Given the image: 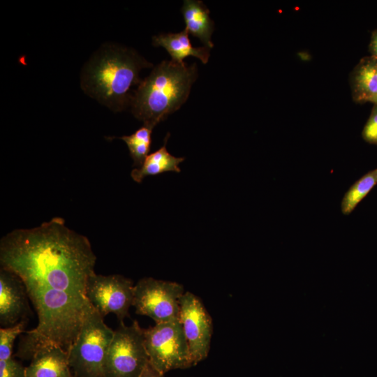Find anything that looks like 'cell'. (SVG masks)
Instances as JSON below:
<instances>
[{
  "label": "cell",
  "instance_id": "17",
  "mask_svg": "<svg viewBox=\"0 0 377 377\" xmlns=\"http://www.w3.org/2000/svg\"><path fill=\"white\" fill-rule=\"evenodd\" d=\"M376 184L377 168L364 175L346 192L341 203V212L350 214Z\"/></svg>",
  "mask_w": 377,
  "mask_h": 377
},
{
  "label": "cell",
  "instance_id": "19",
  "mask_svg": "<svg viewBox=\"0 0 377 377\" xmlns=\"http://www.w3.org/2000/svg\"><path fill=\"white\" fill-rule=\"evenodd\" d=\"M27 321L0 329V360H7L12 356L13 343L18 335L24 332Z\"/></svg>",
  "mask_w": 377,
  "mask_h": 377
},
{
  "label": "cell",
  "instance_id": "23",
  "mask_svg": "<svg viewBox=\"0 0 377 377\" xmlns=\"http://www.w3.org/2000/svg\"><path fill=\"white\" fill-rule=\"evenodd\" d=\"M140 377H164V374L156 370L149 362Z\"/></svg>",
  "mask_w": 377,
  "mask_h": 377
},
{
  "label": "cell",
  "instance_id": "15",
  "mask_svg": "<svg viewBox=\"0 0 377 377\" xmlns=\"http://www.w3.org/2000/svg\"><path fill=\"white\" fill-rule=\"evenodd\" d=\"M181 10L188 32L200 39L205 46L212 48L214 22L210 17L209 8L202 1L184 0Z\"/></svg>",
  "mask_w": 377,
  "mask_h": 377
},
{
  "label": "cell",
  "instance_id": "6",
  "mask_svg": "<svg viewBox=\"0 0 377 377\" xmlns=\"http://www.w3.org/2000/svg\"><path fill=\"white\" fill-rule=\"evenodd\" d=\"M149 362L144 329L137 320L131 325L121 321L106 353L105 377H140Z\"/></svg>",
  "mask_w": 377,
  "mask_h": 377
},
{
  "label": "cell",
  "instance_id": "3",
  "mask_svg": "<svg viewBox=\"0 0 377 377\" xmlns=\"http://www.w3.org/2000/svg\"><path fill=\"white\" fill-rule=\"evenodd\" d=\"M152 66L135 50L114 45L101 47L82 70L81 87L90 96L114 111L130 106L142 81L141 69Z\"/></svg>",
  "mask_w": 377,
  "mask_h": 377
},
{
  "label": "cell",
  "instance_id": "5",
  "mask_svg": "<svg viewBox=\"0 0 377 377\" xmlns=\"http://www.w3.org/2000/svg\"><path fill=\"white\" fill-rule=\"evenodd\" d=\"M93 306L87 313L81 330L68 352L73 377H105L104 362L114 330Z\"/></svg>",
  "mask_w": 377,
  "mask_h": 377
},
{
  "label": "cell",
  "instance_id": "4",
  "mask_svg": "<svg viewBox=\"0 0 377 377\" xmlns=\"http://www.w3.org/2000/svg\"><path fill=\"white\" fill-rule=\"evenodd\" d=\"M198 76L196 63L162 61L135 89L130 105L133 114L154 128L187 101Z\"/></svg>",
  "mask_w": 377,
  "mask_h": 377
},
{
  "label": "cell",
  "instance_id": "10",
  "mask_svg": "<svg viewBox=\"0 0 377 377\" xmlns=\"http://www.w3.org/2000/svg\"><path fill=\"white\" fill-rule=\"evenodd\" d=\"M179 320L195 366L208 356L213 333L212 317L200 299L186 291L180 298Z\"/></svg>",
  "mask_w": 377,
  "mask_h": 377
},
{
  "label": "cell",
  "instance_id": "8",
  "mask_svg": "<svg viewBox=\"0 0 377 377\" xmlns=\"http://www.w3.org/2000/svg\"><path fill=\"white\" fill-rule=\"evenodd\" d=\"M184 293L179 283L142 278L134 285L133 306L137 314L149 316L156 324L179 320V301Z\"/></svg>",
  "mask_w": 377,
  "mask_h": 377
},
{
  "label": "cell",
  "instance_id": "13",
  "mask_svg": "<svg viewBox=\"0 0 377 377\" xmlns=\"http://www.w3.org/2000/svg\"><path fill=\"white\" fill-rule=\"evenodd\" d=\"M152 43L155 47H163L171 57L172 61L183 63L188 56L199 59L204 64L209 61L210 48L193 47L191 43L188 31L184 29L178 33L161 34L152 38Z\"/></svg>",
  "mask_w": 377,
  "mask_h": 377
},
{
  "label": "cell",
  "instance_id": "9",
  "mask_svg": "<svg viewBox=\"0 0 377 377\" xmlns=\"http://www.w3.org/2000/svg\"><path fill=\"white\" fill-rule=\"evenodd\" d=\"M133 281L122 275L94 273L87 281L85 297L103 318L113 313L121 322L133 306Z\"/></svg>",
  "mask_w": 377,
  "mask_h": 377
},
{
  "label": "cell",
  "instance_id": "21",
  "mask_svg": "<svg viewBox=\"0 0 377 377\" xmlns=\"http://www.w3.org/2000/svg\"><path fill=\"white\" fill-rule=\"evenodd\" d=\"M364 141L377 145V105L374 104L362 132Z\"/></svg>",
  "mask_w": 377,
  "mask_h": 377
},
{
  "label": "cell",
  "instance_id": "7",
  "mask_svg": "<svg viewBox=\"0 0 377 377\" xmlns=\"http://www.w3.org/2000/svg\"><path fill=\"white\" fill-rule=\"evenodd\" d=\"M144 335L149 362L161 374L165 375L170 370L193 366L179 320L144 329Z\"/></svg>",
  "mask_w": 377,
  "mask_h": 377
},
{
  "label": "cell",
  "instance_id": "20",
  "mask_svg": "<svg viewBox=\"0 0 377 377\" xmlns=\"http://www.w3.org/2000/svg\"><path fill=\"white\" fill-rule=\"evenodd\" d=\"M0 377H25V367L13 357L0 360Z\"/></svg>",
  "mask_w": 377,
  "mask_h": 377
},
{
  "label": "cell",
  "instance_id": "12",
  "mask_svg": "<svg viewBox=\"0 0 377 377\" xmlns=\"http://www.w3.org/2000/svg\"><path fill=\"white\" fill-rule=\"evenodd\" d=\"M25 377H73L68 353L59 346L39 350L25 367Z\"/></svg>",
  "mask_w": 377,
  "mask_h": 377
},
{
  "label": "cell",
  "instance_id": "2",
  "mask_svg": "<svg viewBox=\"0 0 377 377\" xmlns=\"http://www.w3.org/2000/svg\"><path fill=\"white\" fill-rule=\"evenodd\" d=\"M25 287L38 323L22 337L15 356L31 360L37 352L50 346H59L68 353L93 305L86 297L42 286Z\"/></svg>",
  "mask_w": 377,
  "mask_h": 377
},
{
  "label": "cell",
  "instance_id": "11",
  "mask_svg": "<svg viewBox=\"0 0 377 377\" xmlns=\"http://www.w3.org/2000/svg\"><path fill=\"white\" fill-rule=\"evenodd\" d=\"M28 293L22 279L13 272L0 270V325L13 326L26 321L30 313Z\"/></svg>",
  "mask_w": 377,
  "mask_h": 377
},
{
  "label": "cell",
  "instance_id": "18",
  "mask_svg": "<svg viewBox=\"0 0 377 377\" xmlns=\"http://www.w3.org/2000/svg\"><path fill=\"white\" fill-rule=\"evenodd\" d=\"M152 130V128L144 125L131 135L119 138L126 144L133 165L137 168L142 165L150 151Z\"/></svg>",
  "mask_w": 377,
  "mask_h": 377
},
{
  "label": "cell",
  "instance_id": "22",
  "mask_svg": "<svg viewBox=\"0 0 377 377\" xmlns=\"http://www.w3.org/2000/svg\"><path fill=\"white\" fill-rule=\"evenodd\" d=\"M370 56L377 59V29L371 33L370 43L369 45Z\"/></svg>",
  "mask_w": 377,
  "mask_h": 377
},
{
  "label": "cell",
  "instance_id": "1",
  "mask_svg": "<svg viewBox=\"0 0 377 377\" xmlns=\"http://www.w3.org/2000/svg\"><path fill=\"white\" fill-rule=\"evenodd\" d=\"M96 256L84 235L54 217L38 227L16 229L0 242L1 268L24 285L42 286L85 297Z\"/></svg>",
  "mask_w": 377,
  "mask_h": 377
},
{
  "label": "cell",
  "instance_id": "14",
  "mask_svg": "<svg viewBox=\"0 0 377 377\" xmlns=\"http://www.w3.org/2000/svg\"><path fill=\"white\" fill-rule=\"evenodd\" d=\"M352 97L357 103H373L377 97V59L364 57L350 75Z\"/></svg>",
  "mask_w": 377,
  "mask_h": 377
},
{
  "label": "cell",
  "instance_id": "24",
  "mask_svg": "<svg viewBox=\"0 0 377 377\" xmlns=\"http://www.w3.org/2000/svg\"><path fill=\"white\" fill-rule=\"evenodd\" d=\"M374 105L376 104L377 105V97L376 98V99L373 101Z\"/></svg>",
  "mask_w": 377,
  "mask_h": 377
},
{
  "label": "cell",
  "instance_id": "16",
  "mask_svg": "<svg viewBox=\"0 0 377 377\" xmlns=\"http://www.w3.org/2000/svg\"><path fill=\"white\" fill-rule=\"evenodd\" d=\"M170 134L164 139L162 147L149 154L140 168L133 169L131 172L132 179L140 183L147 176L160 175L167 172H180L179 163L184 161V157L172 156L167 149L166 145Z\"/></svg>",
  "mask_w": 377,
  "mask_h": 377
}]
</instances>
